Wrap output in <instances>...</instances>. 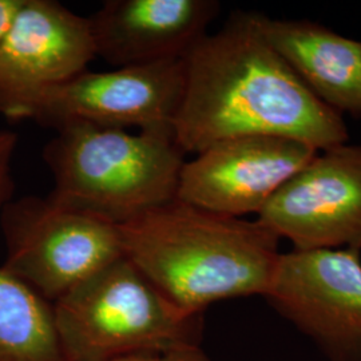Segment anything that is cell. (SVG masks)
<instances>
[{
  "label": "cell",
  "mask_w": 361,
  "mask_h": 361,
  "mask_svg": "<svg viewBox=\"0 0 361 361\" xmlns=\"http://www.w3.org/2000/svg\"><path fill=\"white\" fill-rule=\"evenodd\" d=\"M185 87L174 119L186 154L245 135H276L317 152L348 142L340 116L314 97L271 49L257 13H234L183 58Z\"/></svg>",
  "instance_id": "1"
},
{
  "label": "cell",
  "mask_w": 361,
  "mask_h": 361,
  "mask_svg": "<svg viewBox=\"0 0 361 361\" xmlns=\"http://www.w3.org/2000/svg\"><path fill=\"white\" fill-rule=\"evenodd\" d=\"M123 256L190 314L213 302L269 292L281 238L255 221L178 198L118 226Z\"/></svg>",
  "instance_id": "2"
},
{
  "label": "cell",
  "mask_w": 361,
  "mask_h": 361,
  "mask_svg": "<svg viewBox=\"0 0 361 361\" xmlns=\"http://www.w3.org/2000/svg\"><path fill=\"white\" fill-rule=\"evenodd\" d=\"M56 131L43 159L59 205L119 226L177 200L186 153L173 126L133 134L78 123Z\"/></svg>",
  "instance_id": "3"
},
{
  "label": "cell",
  "mask_w": 361,
  "mask_h": 361,
  "mask_svg": "<svg viewBox=\"0 0 361 361\" xmlns=\"http://www.w3.org/2000/svg\"><path fill=\"white\" fill-rule=\"evenodd\" d=\"M67 361L201 347L202 314L173 304L125 256L54 302Z\"/></svg>",
  "instance_id": "4"
},
{
  "label": "cell",
  "mask_w": 361,
  "mask_h": 361,
  "mask_svg": "<svg viewBox=\"0 0 361 361\" xmlns=\"http://www.w3.org/2000/svg\"><path fill=\"white\" fill-rule=\"evenodd\" d=\"M1 265L51 304L123 256L118 226L47 197L13 200L0 216Z\"/></svg>",
  "instance_id": "5"
},
{
  "label": "cell",
  "mask_w": 361,
  "mask_h": 361,
  "mask_svg": "<svg viewBox=\"0 0 361 361\" xmlns=\"http://www.w3.org/2000/svg\"><path fill=\"white\" fill-rule=\"evenodd\" d=\"M271 310L328 361H361V253L350 249L283 253Z\"/></svg>",
  "instance_id": "6"
},
{
  "label": "cell",
  "mask_w": 361,
  "mask_h": 361,
  "mask_svg": "<svg viewBox=\"0 0 361 361\" xmlns=\"http://www.w3.org/2000/svg\"><path fill=\"white\" fill-rule=\"evenodd\" d=\"M183 87V59L85 71L46 91L27 119L55 130L78 123L122 130L173 126Z\"/></svg>",
  "instance_id": "7"
},
{
  "label": "cell",
  "mask_w": 361,
  "mask_h": 361,
  "mask_svg": "<svg viewBox=\"0 0 361 361\" xmlns=\"http://www.w3.org/2000/svg\"><path fill=\"white\" fill-rule=\"evenodd\" d=\"M293 250L361 253V143L317 152L257 214Z\"/></svg>",
  "instance_id": "8"
},
{
  "label": "cell",
  "mask_w": 361,
  "mask_h": 361,
  "mask_svg": "<svg viewBox=\"0 0 361 361\" xmlns=\"http://www.w3.org/2000/svg\"><path fill=\"white\" fill-rule=\"evenodd\" d=\"M95 56L89 18L54 0H23L0 43V114L25 121L46 91L87 71Z\"/></svg>",
  "instance_id": "9"
},
{
  "label": "cell",
  "mask_w": 361,
  "mask_h": 361,
  "mask_svg": "<svg viewBox=\"0 0 361 361\" xmlns=\"http://www.w3.org/2000/svg\"><path fill=\"white\" fill-rule=\"evenodd\" d=\"M317 150L276 135H245L214 143L186 161L177 198L213 213L258 214Z\"/></svg>",
  "instance_id": "10"
},
{
  "label": "cell",
  "mask_w": 361,
  "mask_h": 361,
  "mask_svg": "<svg viewBox=\"0 0 361 361\" xmlns=\"http://www.w3.org/2000/svg\"><path fill=\"white\" fill-rule=\"evenodd\" d=\"M219 11L214 0H109L89 22L97 56L118 68L183 59Z\"/></svg>",
  "instance_id": "11"
},
{
  "label": "cell",
  "mask_w": 361,
  "mask_h": 361,
  "mask_svg": "<svg viewBox=\"0 0 361 361\" xmlns=\"http://www.w3.org/2000/svg\"><path fill=\"white\" fill-rule=\"evenodd\" d=\"M258 27L285 63L324 104L361 118V40L305 19L257 13Z\"/></svg>",
  "instance_id": "12"
},
{
  "label": "cell",
  "mask_w": 361,
  "mask_h": 361,
  "mask_svg": "<svg viewBox=\"0 0 361 361\" xmlns=\"http://www.w3.org/2000/svg\"><path fill=\"white\" fill-rule=\"evenodd\" d=\"M0 361H67L54 304L0 267Z\"/></svg>",
  "instance_id": "13"
},
{
  "label": "cell",
  "mask_w": 361,
  "mask_h": 361,
  "mask_svg": "<svg viewBox=\"0 0 361 361\" xmlns=\"http://www.w3.org/2000/svg\"><path fill=\"white\" fill-rule=\"evenodd\" d=\"M16 147V133L0 130V216L4 207L13 200V161Z\"/></svg>",
  "instance_id": "14"
},
{
  "label": "cell",
  "mask_w": 361,
  "mask_h": 361,
  "mask_svg": "<svg viewBox=\"0 0 361 361\" xmlns=\"http://www.w3.org/2000/svg\"><path fill=\"white\" fill-rule=\"evenodd\" d=\"M110 361H212L201 347L174 349L169 352H149L122 356Z\"/></svg>",
  "instance_id": "15"
},
{
  "label": "cell",
  "mask_w": 361,
  "mask_h": 361,
  "mask_svg": "<svg viewBox=\"0 0 361 361\" xmlns=\"http://www.w3.org/2000/svg\"><path fill=\"white\" fill-rule=\"evenodd\" d=\"M23 0H0V43L8 32Z\"/></svg>",
  "instance_id": "16"
}]
</instances>
